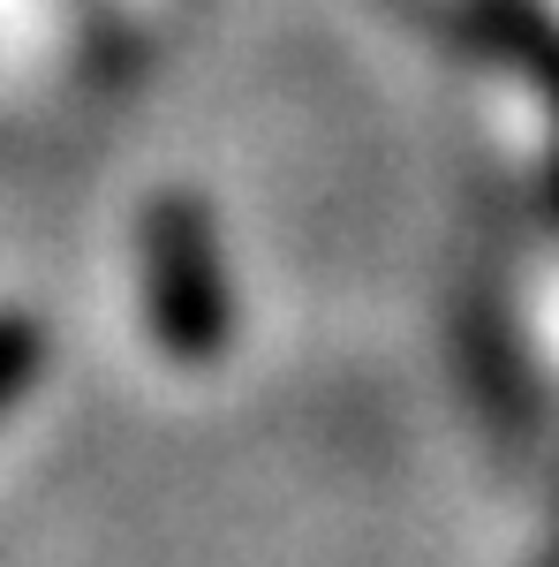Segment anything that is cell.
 <instances>
[{"instance_id": "cell-2", "label": "cell", "mask_w": 559, "mask_h": 567, "mask_svg": "<svg viewBox=\"0 0 559 567\" xmlns=\"http://www.w3.org/2000/svg\"><path fill=\"white\" fill-rule=\"evenodd\" d=\"M39 363H45V333H39V318H23V310H0V409L15 401V393L39 379Z\"/></svg>"}, {"instance_id": "cell-1", "label": "cell", "mask_w": 559, "mask_h": 567, "mask_svg": "<svg viewBox=\"0 0 559 567\" xmlns=\"http://www.w3.org/2000/svg\"><path fill=\"white\" fill-rule=\"evenodd\" d=\"M144 280H152V326L182 363H213L227 341V280H219L213 227L197 205H152L144 219Z\"/></svg>"}]
</instances>
